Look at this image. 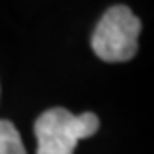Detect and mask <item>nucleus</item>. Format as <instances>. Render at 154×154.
<instances>
[{
  "label": "nucleus",
  "mask_w": 154,
  "mask_h": 154,
  "mask_svg": "<svg viewBox=\"0 0 154 154\" xmlns=\"http://www.w3.org/2000/svg\"><path fill=\"white\" fill-rule=\"evenodd\" d=\"M100 121L97 113H71L65 108H50L43 112L34 123L37 137V154H74L80 139L97 134Z\"/></svg>",
  "instance_id": "f257e3e1"
},
{
  "label": "nucleus",
  "mask_w": 154,
  "mask_h": 154,
  "mask_svg": "<svg viewBox=\"0 0 154 154\" xmlns=\"http://www.w3.org/2000/svg\"><path fill=\"white\" fill-rule=\"evenodd\" d=\"M141 20L123 4L108 8L91 35V48L102 61L123 63L137 54Z\"/></svg>",
  "instance_id": "f03ea898"
},
{
  "label": "nucleus",
  "mask_w": 154,
  "mask_h": 154,
  "mask_svg": "<svg viewBox=\"0 0 154 154\" xmlns=\"http://www.w3.org/2000/svg\"><path fill=\"white\" fill-rule=\"evenodd\" d=\"M0 154H26L19 130L8 119H0Z\"/></svg>",
  "instance_id": "7ed1b4c3"
}]
</instances>
